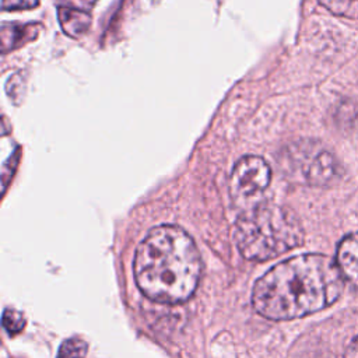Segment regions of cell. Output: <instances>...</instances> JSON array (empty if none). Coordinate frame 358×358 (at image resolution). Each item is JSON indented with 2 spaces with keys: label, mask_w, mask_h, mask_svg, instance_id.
I'll use <instances>...</instances> for the list:
<instances>
[{
  "label": "cell",
  "mask_w": 358,
  "mask_h": 358,
  "mask_svg": "<svg viewBox=\"0 0 358 358\" xmlns=\"http://www.w3.org/2000/svg\"><path fill=\"white\" fill-rule=\"evenodd\" d=\"M344 277L326 255L289 257L264 273L255 284L252 305L271 320L298 319L330 306L341 295Z\"/></svg>",
  "instance_id": "1"
},
{
  "label": "cell",
  "mask_w": 358,
  "mask_h": 358,
  "mask_svg": "<svg viewBox=\"0 0 358 358\" xmlns=\"http://www.w3.org/2000/svg\"><path fill=\"white\" fill-rule=\"evenodd\" d=\"M134 278L141 292L162 303L187 301L201 275V257L192 236L176 225L148 231L134 255Z\"/></svg>",
  "instance_id": "2"
},
{
  "label": "cell",
  "mask_w": 358,
  "mask_h": 358,
  "mask_svg": "<svg viewBox=\"0 0 358 358\" xmlns=\"http://www.w3.org/2000/svg\"><path fill=\"white\" fill-rule=\"evenodd\" d=\"M235 242L248 260H268L303 242V231L294 211L260 204L245 211L235 224Z\"/></svg>",
  "instance_id": "3"
},
{
  "label": "cell",
  "mask_w": 358,
  "mask_h": 358,
  "mask_svg": "<svg viewBox=\"0 0 358 358\" xmlns=\"http://www.w3.org/2000/svg\"><path fill=\"white\" fill-rule=\"evenodd\" d=\"M278 165L289 179L310 186L330 185L343 175L336 155L313 140H298L287 145Z\"/></svg>",
  "instance_id": "4"
},
{
  "label": "cell",
  "mask_w": 358,
  "mask_h": 358,
  "mask_svg": "<svg viewBox=\"0 0 358 358\" xmlns=\"http://www.w3.org/2000/svg\"><path fill=\"white\" fill-rule=\"evenodd\" d=\"M271 180L268 164L257 155L242 157L234 166L229 178V193L236 201L262 196Z\"/></svg>",
  "instance_id": "5"
},
{
  "label": "cell",
  "mask_w": 358,
  "mask_h": 358,
  "mask_svg": "<svg viewBox=\"0 0 358 358\" xmlns=\"http://www.w3.org/2000/svg\"><path fill=\"white\" fill-rule=\"evenodd\" d=\"M336 263L344 280L358 288V232L341 239L336 252Z\"/></svg>",
  "instance_id": "6"
},
{
  "label": "cell",
  "mask_w": 358,
  "mask_h": 358,
  "mask_svg": "<svg viewBox=\"0 0 358 358\" xmlns=\"http://www.w3.org/2000/svg\"><path fill=\"white\" fill-rule=\"evenodd\" d=\"M59 22L64 34L71 38H81L91 25V17L83 10L73 8V7H59L57 8Z\"/></svg>",
  "instance_id": "7"
},
{
  "label": "cell",
  "mask_w": 358,
  "mask_h": 358,
  "mask_svg": "<svg viewBox=\"0 0 358 358\" xmlns=\"http://www.w3.org/2000/svg\"><path fill=\"white\" fill-rule=\"evenodd\" d=\"M38 27L36 25H17V24H4L1 28V43L3 49H14L31 41L36 36Z\"/></svg>",
  "instance_id": "8"
},
{
  "label": "cell",
  "mask_w": 358,
  "mask_h": 358,
  "mask_svg": "<svg viewBox=\"0 0 358 358\" xmlns=\"http://www.w3.org/2000/svg\"><path fill=\"white\" fill-rule=\"evenodd\" d=\"M329 11L347 18H358V0H319Z\"/></svg>",
  "instance_id": "9"
},
{
  "label": "cell",
  "mask_w": 358,
  "mask_h": 358,
  "mask_svg": "<svg viewBox=\"0 0 358 358\" xmlns=\"http://www.w3.org/2000/svg\"><path fill=\"white\" fill-rule=\"evenodd\" d=\"M88 345L84 340L73 337L62 343L59 347L57 358H85Z\"/></svg>",
  "instance_id": "10"
},
{
  "label": "cell",
  "mask_w": 358,
  "mask_h": 358,
  "mask_svg": "<svg viewBox=\"0 0 358 358\" xmlns=\"http://www.w3.org/2000/svg\"><path fill=\"white\" fill-rule=\"evenodd\" d=\"M3 326L10 334H15L24 329L25 317L15 309H6L3 313Z\"/></svg>",
  "instance_id": "11"
},
{
  "label": "cell",
  "mask_w": 358,
  "mask_h": 358,
  "mask_svg": "<svg viewBox=\"0 0 358 358\" xmlns=\"http://www.w3.org/2000/svg\"><path fill=\"white\" fill-rule=\"evenodd\" d=\"M39 0H1L4 10H21V8H32L38 6Z\"/></svg>",
  "instance_id": "12"
},
{
  "label": "cell",
  "mask_w": 358,
  "mask_h": 358,
  "mask_svg": "<svg viewBox=\"0 0 358 358\" xmlns=\"http://www.w3.org/2000/svg\"><path fill=\"white\" fill-rule=\"evenodd\" d=\"M344 358H358V337H355L344 352Z\"/></svg>",
  "instance_id": "13"
}]
</instances>
